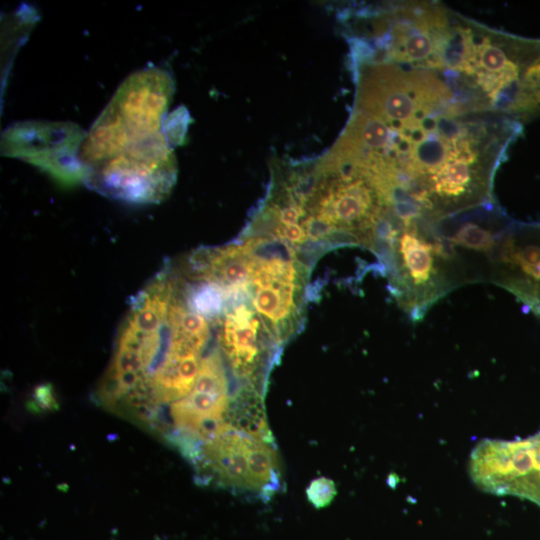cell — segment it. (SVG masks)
<instances>
[{
	"label": "cell",
	"mask_w": 540,
	"mask_h": 540,
	"mask_svg": "<svg viewBox=\"0 0 540 540\" xmlns=\"http://www.w3.org/2000/svg\"><path fill=\"white\" fill-rule=\"evenodd\" d=\"M335 493L332 481L324 478L313 481L308 488L309 499L317 506L329 503Z\"/></svg>",
	"instance_id": "8fae6325"
},
{
	"label": "cell",
	"mask_w": 540,
	"mask_h": 540,
	"mask_svg": "<svg viewBox=\"0 0 540 540\" xmlns=\"http://www.w3.org/2000/svg\"><path fill=\"white\" fill-rule=\"evenodd\" d=\"M167 92V77L155 69L133 75L117 91L81 147L92 187L137 203L168 193L175 171L161 127Z\"/></svg>",
	"instance_id": "6da1fadb"
},
{
	"label": "cell",
	"mask_w": 540,
	"mask_h": 540,
	"mask_svg": "<svg viewBox=\"0 0 540 540\" xmlns=\"http://www.w3.org/2000/svg\"><path fill=\"white\" fill-rule=\"evenodd\" d=\"M178 288L179 277L164 269L133 300L96 391L103 406L150 422V380L164 351L168 316Z\"/></svg>",
	"instance_id": "7a4b0ae2"
},
{
	"label": "cell",
	"mask_w": 540,
	"mask_h": 540,
	"mask_svg": "<svg viewBox=\"0 0 540 540\" xmlns=\"http://www.w3.org/2000/svg\"><path fill=\"white\" fill-rule=\"evenodd\" d=\"M469 471L482 490L515 495L540 506V431L525 439H485L470 456Z\"/></svg>",
	"instance_id": "8992f818"
},
{
	"label": "cell",
	"mask_w": 540,
	"mask_h": 540,
	"mask_svg": "<svg viewBox=\"0 0 540 540\" xmlns=\"http://www.w3.org/2000/svg\"><path fill=\"white\" fill-rule=\"evenodd\" d=\"M250 251L248 300L282 346L300 329L308 265L283 242L242 236Z\"/></svg>",
	"instance_id": "277c9868"
},
{
	"label": "cell",
	"mask_w": 540,
	"mask_h": 540,
	"mask_svg": "<svg viewBox=\"0 0 540 540\" xmlns=\"http://www.w3.org/2000/svg\"><path fill=\"white\" fill-rule=\"evenodd\" d=\"M247 298L230 301L217 319L219 350L243 385L262 391L264 377L281 346L251 304L244 302Z\"/></svg>",
	"instance_id": "52a82bcc"
},
{
	"label": "cell",
	"mask_w": 540,
	"mask_h": 540,
	"mask_svg": "<svg viewBox=\"0 0 540 540\" xmlns=\"http://www.w3.org/2000/svg\"><path fill=\"white\" fill-rule=\"evenodd\" d=\"M224 421L252 438L274 442L266 418L262 391L254 386L244 384L230 398Z\"/></svg>",
	"instance_id": "30bf717a"
},
{
	"label": "cell",
	"mask_w": 540,
	"mask_h": 540,
	"mask_svg": "<svg viewBox=\"0 0 540 540\" xmlns=\"http://www.w3.org/2000/svg\"><path fill=\"white\" fill-rule=\"evenodd\" d=\"M230 401L229 383L219 349H214L201 361L192 389L181 399L171 403L172 425L186 443L189 458L196 442L209 439L224 422Z\"/></svg>",
	"instance_id": "ba28073f"
},
{
	"label": "cell",
	"mask_w": 540,
	"mask_h": 540,
	"mask_svg": "<svg viewBox=\"0 0 540 540\" xmlns=\"http://www.w3.org/2000/svg\"><path fill=\"white\" fill-rule=\"evenodd\" d=\"M273 443L252 438L225 421L191 458L197 470L215 483L256 495H273L280 470Z\"/></svg>",
	"instance_id": "5b68a950"
},
{
	"label": "cell",
	"mask_w": 540,
	"mask_h": 540,
	"mask_svg": "<svg viewBox=\"0 0 540 540\" xmlns=\"http://www.w3.org/2000/svg\"><path fill=\"white\" fill-rule=\"evenodd\" d=\"M494 283L504 287L540 316V225L514 224L503 237Z\"/></svg>",
	"instance_id": "9c48e42d"
},
{
	"label": "cell",
	"mask_w": 540,
	"mask_h": 540,
	"mask_svg": "<svg viewBox=\"0 0 540 540\" xmlns=\"http://www.w3.org/2000/svg\"><path fill=\"white\" fill-rule=\"evenodd\" d=\"M278 190H279V189H278ZM279 191H280V190H279ZM280 192H281V191H280ZM281 193H282V192H281ZM282 194H283V193H282ZM283 195H284V194H283ZM284 196H285V195H284ZM285 197H286V196H285ZM286 198H287V197H286ZM287 199H288V198H287ZM288 200H289V199H288ZM291 203H292V202H291ZM292 204H293V203H292ZM294 206H295V205H294ZM298 214H299V213H298ZM298 219H299V218H298ZM296 229H297V227H296ZM297 232H298V231H297ZM297 234H298V236H299V233H297ZM299 247H300V236H299V238H298V248H299ZM299 249H300V248H299ZM298 254H299V250H298Z\"/></svg>",
	"instance_id": "4fadbf2b"
},
{
	"label": "cell",
	"mask_w": 540,
	"mask_h": 540,
	"mask_svg": "<svg viewBox=\"0 0 540 540\" xmlns=\"http://www.w3.org/2000/svg\"><path fill=\"white\" fill-rule=\"evenodd\" d=\"M370 250L382 260L393 297L413 321L457 285L472 282L465 264L430 222L384 223Z\"/></svg>",
	"instance_id": "3957f363"
},
{
	"label": "cell",
	"mask_w": 540,
	"mask_h": 540,
	"mask_svg": "<svg viewBox=\"0 0 540 540\" xmlns=\"http://www.w3.org/2000/svg\"><path fill=\"white\" fill-rule=\"evenodd\" d=\"M276 190H277L281 195H283L277 188H276ZM283 196H284V195H283ZM284 197H285V196H284ZM285 198H286V197H285ZM286 199H287V198H286ZM287 200H288V199H287ZM296 230H297V229H296ZM297 247H298V235H297V231H296V244H295V251H296V252H297V250H298ZM297 254H298V253H297Z\"/></svg>",
	"instance_id": "7c38bea8"
}]
</instances>
